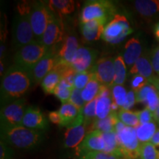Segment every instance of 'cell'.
<instances>
[{
  "mask_svg": "<svg viewBox=\"0 0 159 159\" xmlns=\"http://www.w3.org/2000/svg\"><path fill=\"white\" fill-rule=\"evenodd\" d=\"M114 85H124L127 77V66L122 55H118L114 58Z\"/></svg>",
  "mask_w": 159,
  "mask_h": 159,
  "instance_id": "obj_31",
  "label": "cell"
},
{
  "mask_svg": "<svg viewBox=\"0 0 159 159\" xmlns=\"http://www.w3.org/2000/svg\"><path fill=\"white\" fill-rule=\"evenodd\" d=\"M116 134L123 157L126 159H139L142 144L137 137L136 128L125 126Z\"/></svg>",
  "mask_w": 159,
  "mask_h": 159,
  "instance_id": "obj_8",
  "label": "cell"
},
{
  "mask_svg": "<svg viewBox=\"0 0 159 159\" xmlns=\"http://www.w3.org/2000/svg\"><path fill=\"white\" fill-rule=\"evenodd\" d=\"M136 102L144 103L146 108L153 114L156 112L159 104V94L153 85L149 83L139 92L136 93Z\"/></svg>",
  "mask_w": 159,
  "mask_h": 159,
  "instance_id": "obj_19",
  "label": "cell"
},
{
  "mask_svg": "<svg viewBox=\"0 0 159 159\" xmlns=\"http://www.w3.org/2000/svg\"><path fill=\"white\" fill-rule=\"evenodd\" d=\"M93 75H94V72H93L92 69L89 71L77 73L74 82V88L83 90L86 86L89 81L91 80Z\"/></svg>",
  "mask_w": 159,
  "mask_h": 159,
  "instance_id": "obj_36",
  "label": "cell"
},
{
  "mask_svg": "<svg viewBox=\"0 0 159 159\" xmlns=\"http://www.w3.org/2000/svg\"><path fill=\"white\" fill-rule=\"evenodd\" d=\"M13 154L11 147L1 140L0 142V159H11Z\"/></svg>",
  "mask_w": 159,
  "mask_h": 159,
  "instance_id": "obj_42",
  "label": "cell"
},
{
  "mask_svg": "<svg viewBox=\"0 0 159 159\" xmlns=\"http://www.w3.org/2000/svg\"><path fill=\"white\" fill-rule=\"evenodd\" d=\"M139 159H159V150L150 142L142 144Z\"/></svg>",
  "mask_w": 159,
  "mask_h": 159,
  "instance_id": "obj_34",
  "label": "cell"
},
{
  "mask_svg": "<svg viewBox=\"0 0 159 159\" xmlns=\"http://www.w3.org/2000/svg\"><path fill=\"white\" fill-rule=\"evenodd\" d=\"M142 47L139 39L136 37L129 39L125 43L122 55L127 66L131 68L139 59V57L142 56Z\"/></svg>",
  "mask_w": 159,
  "mask_h": 159,
  "instance_id": "obj_20",
  "label": "cell"
},
{
  "mask_svg": "<svg viewBox=\"0 0 159 159\" xmlns=\"http://www.w3.org/2000/svg\"><path fill=\"white\" fill-rule=\"evenodd\" d=\"M105 148V143L102 133L99 130H92L86 134L82 143L76 149V154L79 158L89 152L104 151Z\"/></svg>",
  "mask_w": 159,
  "mask_h": 159,
  "instance_id": "obj_14",
  "label": "cell"
},
{
  "mask_svg": "<svg viewBox=\"0 0 159 159\" xmlns=\"http://www.w3.org/2000/svg\"><path fill=\"white\" fill-rule=\"evenodd\" d=\"M126 89L123 85H114L111 89V95H112L113 102L118 105L119 108H122L124 105L127 98Z\"/></svg>",
  "mask_w": 159,
  "mask_h": 159,
  "instance_id": "obj_35",
  "label": "cell"
},
{
  "mask_svg": "<svg viewBox=\"0 0 159 159\" xmlns=\"http://www.w3.org/2000/svg\"><path fill=\"white\" fill-rule=\"evenodd\" d=\"M79 47L78 41L75 35H65L62 47L57 52L58 62L71 66Z\"/></svg>",
  "mask_w": 159,
  "mask_h": 159,
  "instance_id": "obj_17",
  "label": "cell"
},
{
  "mask_svg": "<svg viewBox=\"0 0 159 159\" xmlns=\"http://www.w3.org/2000/svg\"><path fill=\"white\" fill-rule=\"evenodd\" d=\"M27 108V101L25 98L2 106L0 112L1 125L8 127L21 125Z\"/></svg>",
  "mask_w": 159,
  "mask_h": 159,
  "instance_id": "obj_10",
  "label": "cell"
},
{
  "mask_svg": "<svg viewBox=\"0 0 159 159\" xmlns=\"http://www.w3.org/2000/svg\"><path fill=\"white\" fill-rule=\"evenodd\" d=\"M53 13L49 8L48 5L43 2H33L30 11V23L35 41L41 42V39L47 29L49 21Z\"/></svg>",
  "mask_w": 159,
  "mask_h": 159,
  "instance_id": "obj_7",
  "label": "cell"
},
{
  "mask_svg": "<svg viewBox=\"0 0 159 159\" xmlns=\"http://www.w3.org/2000/svg\"><path fill=\"white\" fill-rule=\"evenodd\" d=\"M49 50V48L39 41L29 43L16 51L13 59L14 65L31 72Z\"/></svg>",
  "mask_w": 159,
  "mask_h": 159,
  "instance_id": "obj_4",
  "label": "cell"
},
{
  "mask_svg": "<svg viewBox=\"0 0 159 159\" xmlns=\"http://www.w3.org/2000/svg\"><path fill=\"white\" fill-rule=\"evenodd\" d=\"M134 5L142 16L150 18L159 12V0H136Z\"/></svg>",
  "mask_w": 159,
  "mask_h": 159,
  "instance_id": "obj_23",
  "label": "cell"
},
{
  "mask_svg": "<svg viewBox=\"0 0 159 159\" xmlns=\"http://www.w3.org/2000/svg\"><path fill=\"white\" fill-rule=\"evenodd\" d=\"M96 103L97 99L91 101L88 103H85L84 108L83 109V114L86 121L87 125L94 122L97 119L96 115Z\"/></svg>",
  "mask_w": 159,
  "mask_h": 159,
  "instance_id": "obj_37",
  "label": "cell"
},
{
  "mask_svg": "<svg viewBox=\"0 0 159 159\" xmlns=\"http://www.w3.org/2000/svg\"><path fill=\"white\" fill-rule=\"evenodd\" d=\"M73 89H74V87L71 86L63 80H61V81L55 89L54 94L62 103L67 102H69V99H70Z\"/></svg>",
  "mask_w": 159,
  "mask_h": 159,
  "instance_id": "obj_33",
  "label": "cell"
},
{
  "mask_svg": "<svg viewBox=\"0 0 159 159\" xmlns=\"http://www.w3.org/2000/svg\"><path fill=\"white\" fill-rule=\"evenodd\" d=\"M149 80L144 77L141 76V75H134L132 80H131V89L134 92H139L141 89H142L144 86L149 84Z\"/></svg>",
  "mask_w": 159,
  "mask_h": 159,
  "instance_id": "obj_40",
  "label": "cell"
},
{
  "mask_svg": "<svg viewBox=\"0 0 159 159\" xmlns=\"http://www.w3.org/2000/svg\"><path fill=\"white\" fill-rule=\"evenodd\" d=\"M154 34L157 40L159 41V22H158L155 25L154 27Z\"/></svg>",
  "mask_w": 159,
  "mask_h": 159,
  "instance_id": "obj_48",
  "label": "cell"
},
{
  "mask_svg": "<svg viewBox=\"0 0 159 159\" xmlns=\"http://www.w3.org/2000/svg\"><path fill=\"white\" fill-rule=\"evenodd\" d=\"M116 8L111 2L90 1L85 2L80 14V22L85 23L92 20H99L106 24L116 15Z\"/></svg>",
  "mask_w": 159,
  "mask_h": 159,
  "instance_id": "obj_5",
  "label": "cell"
},
{
  "mask_svg": "<svg viewBox=\"0 0 159 159\" xmlns=\"http://www.w3.org/2000/svg\"><path fill=\"white\" fill-rule=\"evenodd\" d=\"M69 102L72 105H74L80 111L83 110L85 105V102L83 100L82 97V90H80V89L75 88L73 89Z\"/></svg>",
  "mask_w": 159,
  "mask_h": 159,
  "instance_id": "obj_39",
  "label": "cell"
},
{
  "mask_svg": "<svg viewBox=\"0 0 159 159\" xmlns=\"http://www.w3.org/2000/svg\"><path fill=\"white\" fill-rule=\"evenodd\" d=\"M102 135L105 143L104 152L123 157L119 147L116 133L115 131H111L108 133H102Z\"/></svg>",
  "mask_w": 159,
  "mask_h": 159,
  "instance_id": "obj_29",
  "label": "cell"
},
{
  "mask_svg": "<svg viewBox=\"0 0 159 159\" xmlns=\"http://www.w3.org/2000/svg\"><path fill=\"white\" fill-rule=\"evenodd\" d=\"M155 147H159V128H158L150 142Z\"/></svg>",
  "mask_w": 159,
  "mask_h": 159,
  "instance_id": "obj_47",
  "label": "cell"
},
{
  "mask_svg": "<svg viewBox=\"0 0 159 159\" xmlns=\"http://www.w3.org/2000/svg\"><path fill=\"white\" fill-rule=\"evenodd\" d=\"M3 71H4V65H3L2 61H1V71H0V73H1V75H2Z\"/></svg>",
  "mask_w": 159,
  "mask_h": 159,
  "instance_id": "obj_50",
  "label": "cell"
},
{
  "mask_svg": "<svg viewBox=\"0 0 159 159\" xmlns=\"http://www.w3.org/2000/svg\"><path fill=\"white\" fill-rule=\"evenodd\" d=\"M149 83L152 85L159 94V76H154L149 80Z\"/></svg>",
  "mask_w": 159,
  "mask_h": 159,
  "instance_id": "obj_46",
  "label": "cell"
},
{
  "mask_svg": "<svg viewBox=\"0 0 159 159\" xmlns=\"http://www.w3.org/2000/svg\"><path fill=\"white\" fill-rule=\"evenodd\" d=\"M61 81V76L58 72L53 69L44 77L41 82V88L47 94H54V92Z\"/></svg>",
  "mask_w": 159,
  "mask_h": 159,
  "instance_id": "obj_28",
  "label": "cell"
},
{
  "mask_svg": "<svg viewBox=\"0 0 159 159\" xmlns=\"http://www.w3.org/2000/svg\"><path fill=\"white\" fill-rule=\"evenodd\" d=\"M101 85H102L97 80L94 73L91 80L82 90V97L85 103H88L97 99V97L99 95V91H100Z\"/></svg>",
  "mask_w": 159,
  "mask_h": 159,
  "instance_id": "obj_27",
  "label": "cell"
},
{
  "mask_svg": "<svg viewBox=\"0 0 159 159\" xmlns=\"http://www.w3.org/2000/svg\"><path fill=\"white\" fill-rule=\"evenodd\" d=\"M136 102V92H134L133 90L129 91L128 92V94H127V98H126V100H125V104L121 109H124V110H127V111H130V109L134 107Z\"/></svg>",
  "mask_w": 159,
  "mask_h": 159,
  "instance_id": "obj_43",
  "label": "cell"
},
{
  "mask_svg": "<svg viewBox=\"0 0 159 159\" xmlns=\"http://www.w3.org/2000/svg\"><path fill=\"white\" fill-rule=\"evenodd\" d=\"M65 38L64 25L59 16L53 15L49 20L47 29L43 33L41 43L49 49L54 48L55 46L61 42Z\"/></svg>",
  "mask_w": 159,
  "mask_h": 159,
  "instance_id": "obj_11",
  "label": "cell"
},
{
  "mask_svg": "<svg viewBox=\"0 0 159 159\" xmlns=\"http://www.w3.org/2000/svg\"><path fill=\"white\" fill-rule=\"evenodd\" d=\"M32 2H21L16 7L13 22V42L18 49L35 41L30 23Z\"/></svg>",
  "mask_w": 159,
  "mask_h": 159,
  "instance_id": "obj_3",
  "label": "cell"
},
{
  "mask_svg": "<svg viewBox=\"0 0 159 159\" xmlns=\"http://www.w3.org/2000/svg\"><path fill=\"white\" fill-rule=\"evenodd\" d=\"M79 159H126L124 157L119 156L117 155L108 153V152L101 151V152H93L79 157Z\"/></svg>",
  "mask_w": 159,
  "mask_h": 159,
  "instance_id": "obj_38",
  "label": "cell"
},
{
  "mask_svg": "<svg viewBox=\"0 0 159 159\" xmlns=\"http://www.w3.org/2000/svg\"><path fill=\"white\" fill-rule=\"evenodd\" d=\"M112 95L109 88L101 85L98 97H97L96 115L97 119H102L108 117L111 114Z\"/></svg>",
  "mask_w": 159,
  "mask_h": 159,
  "instance_id": "obj_18",
  "label": "cell"
},
{
  "mask_svg": "<svg viewBox=\"0 0 159 159\" xmlns=\"http://www.w3.org/2000/svg\"><path fill=\"white\" fill-rule=\"evenodd\" d=\"M48 7L55 14L61 16V15H68L74 12L75 3L71 0H50Z\"/></svg>",
  "mask_w": 159,
  "mask_h": 159,
  "instance_id": "obj_25",
  "label": "cell"
},
{
  "mask_svg": "<svg viewBox=\"0 0 159 159\" xmlns=\"http://www.w3.org/2000/svg\"><path fill=\"white\" fill-rule=\"evenodd\" d=\"M48 116L49 121L52 122L53 124H57L58 125H61L62 119H61V115H60L58 111H52V112H49Z\"/></svg>",
  "mask_w": 159,
  "mask_h": 159,
  "instance_id": "obj_45",
  "label": "cell"
},
{
  "mask_svg": "<svg viewBox=\"0 0 159 159\" xmlns=\"http://www.w3.org/2000/svg\"><path fill=\"white\" fill-rule=\"evenodd\" d=\"M154 117H155V121H157L159 123V104L158 108H157L156 112L154 113Z\"/></svg>",
  "mask_w": 159,
  "mask_h": 159,
  "instance_id": "obj_49",
  "label": "cell"
},
{
  "mask_svg": "<svg viewBox=\"0 0 159 159\" xmlns=\"http://www.w3.org/2000/svg\"><path fill=\"white\" fill-rule=\"evenodd\" d=\"M97 52L87 47H80L71 66L77 73L89 71L96 63Z\"/></svg>",
  "mask_w": 159,
  "mask_h": 159,
  "instance_id": "obj_15",
  "label": "cell"
},
{
  "mask_svg": "<svg viewBox=\"0 0 159 159\" xmlns=\"http://www.w3.org/2000/svg\"><path fill=\"white\" fill-rule=\"evenodd\" d=\"M87 122L83 116V110L73 122L66 127L63 147L68 149H77L85 139Z\"/></svg>",
  "mask_w": 159,
  "mask_h": 159,
  "instance_id": "obj_9",
  "label": "cell"
},
{
  "mask_svg": "<svg viewBox=\"0 0 159 159\" xmlns=\"http://www.w3.org/2000/svg\"><path fill=\"white\" fill-rule=\"evenodd\" d=\"M133 31L128 19L123 15L116 14L105 25L102 39L111 44H118Z\"/></svg>",
  "mask_w": 159,
  "mask_h": 159,
  "instance_id": "obj_6",
  "label": "cell"
},
{
  "mask_svg": "<svg viewBox=\"0 0 159 159\" xmlns=\"http://www.w3.org/2000/svg\"><path fill=\"white\" fill-rule=\"evenodd\" d=\"M43 131L32 130L22 125H1V140L13 148L20 150H32L39 147L44 140Z\"/></svg>",
  "mask_w": 159,
  "mask_h": 159,
  "instance_id": "obj_2",
  "label": "cell"
},
{
  "mask_svg": "<svg viewBox=\"0 0 159 159\" xmlns=\"http://www.w3.org/2000/svg\"><path fill=\"white\" fill-rule=\"evenodd\" d=\"M21 125L32 130L43 131L49 129V122L47 117L38 107H27Z\"/></svg>",
  "mask_w": 159,
  "mask_h": 159,
  "instance_id": "obj_16",
  "label": "cell"
},
{
  "mask_svg": "<svg viewBox=\"0 0 159 159\" xmlns=\"http://www.w3.org/2000/svg\"><path fill=\"white\" fill-rule=\"evenodd\" d=\"M130 74L134 75H141L145 78L150 80L154 77V70L152 69L151 61L146 55H142L139 59L134 63L130 69Z\"/></svg>",
  "mask_w": 159,
  "mask_h": 159,
  "instance_id": "obj_22",
  "label": "cell"
},
{
  "mask_svg": "<svg viewBox=\"0 0 159 159\" xmlns=\"http://www.w3.org/2000/svg\"><path fill=\"white\" fill-rule=\"evenodd\" d=\"M119 121L117 112H111L106 118L102 119H96L92 123V130H99L102 133H108L115 131V125Z\"/></svg>",
  "mask_w": 159,
  "mask_h": 159,
  "instance_id": "obj_24",
  "label": "cell"
},
{
  "mask_svg": "<svg viewBox=\"0 0 159 159\" xmlns=\"http://www.w3.org/2000/svg\"><path fill=\"white\" fill-rule=\"evenodd\" d=\"M157 129L155 122L139 125L136 127V135L141 144L150 142Z\"/></svg>",
  "mask_w": 159,
  "mask_h": 159,
  "instance_id": "obj_30",
  "label": "cell"
},
{
  "mask_svg": "<svg viewBox=\"0 0 159 159\" xmlns=\"http://www.w3.org/2000/svg\"><path fill=\"white\" fill-rule=\"evenodd\" d=\"M31 73L13 64L3 75L1 82V104L5 105L21 98L33 84Z\"/></svg>",
  "mask_w": 159,
  "mask_h": 159,
  "instance_id": "obj_1",
  "label": "cell"
},
{
  "mask_svg": "<svg viewBox=\"0 0 159 159\" xmlns=\"http://www.w3.org/2000/svg\"><path fill=\"white\" fill-rule=\"evenodd\" d=\"M95 77L101 85L112 89L114 85V58L112 57H103L97 61L93 67Z\"/></svg>",
  "mask_w": 159,
  "mask_h": 159,
  "instance_id": "obj_12",
  "label": "cell"
},
{
  "mask_svg": "<svg viewBox=\"0 0 159 159\" xmlns=\"http://www.w3.org/2000/svg\"><path fill=\"white\" fill-rule=\"evenodd\" d=\"M150 61L154 72L159 76V46L152 51Z\"/></svg>",
  "mask_w": 159,
  "mask_h": 159,
  "instance_id": "obj_44",
  "label": "cell"
},
{
  "mask_svg": "<svg viewBox=\"0 0 159 159\" xmlns=\"http://www.w3.org/2000/svg\"><path fill=\"white\" fill-rule=\"evenodd\" d=\"M105 23L99 20H92L85 23L80 24V31L83 39L91 42L99 40L102 38L105 30Z\"/></svg>",
  "mask_w": 159,
  "mask_h": 159,
  "instance_id": "obj_21",
  "label": "cell"
},
{
  "mask_svg": "<svg viewBox=\"0 0 159 159\" xmlns=\"http://www.w3.org/2000/svg\"><path fill=\"white\" fill-rule=\"evenodd\" d=\"M137 114H138L140 125L155 122L154 114L148 108H145L142 111H137Z\"/></svg>",
  "mask_w": 159,
  "mask_h": 159,
  "instance_id": "obj_41",
  "label": "cell"
},
{
  "mask_svg": "<svg viewBox=\"0 0 159 159\" xmlns=\"http://www.w3.org/2000/svg\"><path fill=\"white\" fill-rule=\"evenodd\" d=\"M58 112L61 115V119H62V122H61V125H60V127L66 128L67 125L70 124L78 116L80 111L76 108L74 105H72L69 102H67L62 103L61 108H59Z\"/></svg>",
  "mask_w": 159,
  "mask_h": 159,
  "instance_id": "obj_26",
  "label": "cell"
},
{
  "mask_svg": "<svg viewBox=\"0 0 159 159\" xmlns=\"http://www.w3.org/2000/svg\"><path fill=\"white\" fill-rule=\"evenodd\" d=\"M58 62L57 53L50 49L47 54L43 57L31 71V76L33 83L35 84L41 83L44 77L53 70Z\"/></svg>",
  "mask_w": 159,
  "mask_h": 159,
  "instance_id": "obj_13",
  "label": "cell"
},
{
  "mask_svg": "<svg viewBox=\"0 0 159 159\" xmlns=\"http://www.w3.org/2000/svg\"><path fill=\"white\" fill-rule=\"evenodd\" d=\"M117 116H118L119 120L126 126L136 128V127H138L140 125L137 111L119 109L118 112H117Z\"/></svg>",
  "mask_w": 159,
  "mask_h": 159,
  "instance_id": "obj_32",
  "label": "cell"
}]
</instances>
